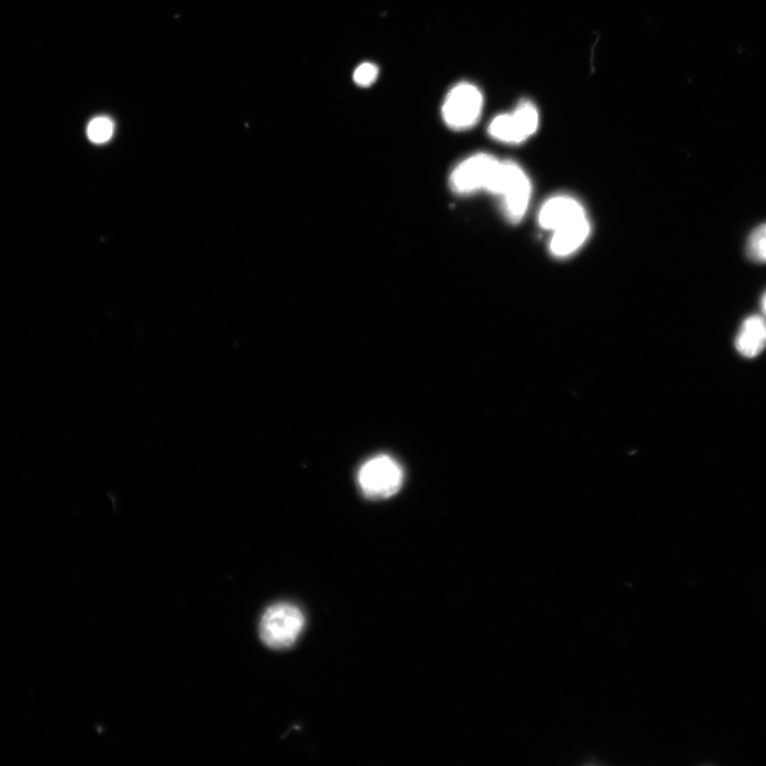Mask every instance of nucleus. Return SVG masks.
I'll return each mask as SVG.
<instances>
[{
  "mask_svg": "<svg viewBox=\"0 0 766 766\" xmlns=\"http://www.w3.org/2000/svg\"><path fill=\"white\" fill-rule=\"evenodd\" d=\"M358 479L366 497L386 499L401 489L403 471L392 458L379 456L362 466Z\"/></svg>",
  "mask_w": 766,
  "mask_h": 766,
  "instance_id": "obj_3",
  "label": "nucleus"
},
{
  "mask_svg": "<svg viewBox=\"0 0 766 766\" xmlns=\"http://www.w3.org/2000/svg\"><path fill=\"white\" fill-rule=\"evenodd\" d=\"M378 77L377 66L373 63H363L358 66L354 73V80L358 86L369 87Z\"/></svg>",
  "mask_w": 766,
  "mask_h": 766,
  "instance_id": "obj_12",
  "label": "nucleus"
},
{
  "mask_svg": "<svg viewBox=\"0 0 766 766\" xmlns=\"http://www.w3.org/2000/svg\"><path fill=\"white\" fill-rule=\"evenodd\" d=\"M746 253L757 263H766V223L757 227L749 236Z\"/></svg>",
  "mask_w": 766,
  "mask_h": 766,
  "instance_id": "obj_10",
  "label": "nucleus"
},
{
  "mask_svg": "<svg viewBox=\"0 0 766 766\" xmlns=\"http://www.w3.org/2000/svg\"><path fill=\"white\" fill-rule=\"evenodd\" d=\"M584 218H587L586 210L576 198L559 195L544 203L538 221L543 229L554 232Z\"/></svg>",
  "mask_w": 766,
  "mask_h": 766,
  "instance_id": "obj_7",
  "label": "nucleus"
},
{
  "mask_svg": "<svg viewBox=\"0 0 766 766\" xmlns=\"http://www.w3.org/2000/svg\"><path fill=\"white\" fill-rule=\"evenodd\" d=\"M305 624V615L297 606L276 604L264 612L260 623V636L264 644L271 648H288L301 636Z\"/></svg>",
  "mask_w": 766,
  "mask_h": 766,
  "instance_id": "obj_2",
  "label": "nucleus"
},
{
  "mask_svg": "<svg viewBox=\"0 0 766 766\" xmlns=\"http://www.w3.org/2000/svg\"><path fill=\"white\" fill-rule=\"evenodd\" d=\"M590 233L591 225L588 218L560 228L553 232L549 251L558 258L572 256L587 242Z\"/></svg>",
  "mask_w": 766,
  "mask_h": 766,
  "instance_id": "obj_8",
  "label": "nucleus"
},
{
  "mask_svg": "<svg viewBox=\"0 0 766 766\" xmlns=\"http://www.w3.org/2000/svg\"><path fill=\"white\" fill-rule=\"evenodd\" d=\"M487 192L502 198L503 210L509 222L523 221L532 195L529 177L518 163L499 160Z\"/></svg>",
  "mask_w": 766,
  "mask_h": 766,
  "instance_id": "obj_1",
  "label": "nucleus"
},
{
  "mask_svg": "<svg viewBox=\"0 0 766 766\" xmlns=\"http://www.w3.org/2000/svg\"><path fill=\"white\" fill-rule=\"evenodd\" d=\"M761 307H762V310H763L764 314L766 315V292L764 293V295L762 297Z\"/></svg>",
  "mask_w": 766,
  "mask_h": 766,
  "instance_id": "obj_13",
  "label": "nucleus"
},
{
  "mask_svg": "<svg viewBox=\"0 0 766 766\" xmlns=\"http://www.w3.org/2000/svg\"><path fill=\"white\" fill-rule=\"evenodd\" d=\"M114 132V124L109 118L101 116L91 121L88 126V138L95 144H104L108 142Z\"/></svg>",
  "mask_w": 766,
  "mask_h": 766,
  "instance_id": "obj_11",
  "label": "nucleus"
},
{
  "mask_svg": "<svg viewBox=\"0 0 766 766\" xmlns=\"http://www.w3.org/2000/svg\"><path fill=\"white\" fill-rule=\"evenodd\" d=\"M498 162L488 154H477L464 160L452 174L453 190L463 195L487 191Z\"/></svg>",
  "mask_w": 766,
  "mask_h": 766,
  "instance_id": "obj_6",
  "label": "nucleus"
},
{
  "mask_svg": "<svg viewBox=\"0 0 766 766\" xmlns=\"http://www.w3.org/2000/svg\"><path fill=\"white\" fill-rule=\"evenodd\" d=\"M539 112L528 101L520 103L511 114L496 116L489 126L490 136L506 144H521L534 136L539 128Z\"/></svg>",
  "mask_w": 766,
  "mask_h": 766,
  "instance_id": "obj_5",
  "label": "nucleus"
},
{
  "mask_svg": "<svg viewBox=\"0 0 766 766\" xmlns=\"http://www.w3.org/2000/svg\"><path fill=\"white\" fill-rule=\"evenodd\" d=\"M766 347V322L761 316L747 318L736 339L737 351L746 358H755Z\"/></svg>",
  "mask_w": 766,
  "mask_h": 766,
  "instance_id": "obj_9",
  "label": "nucleus"
},
{
  "mask_svg": "<svg viewBox=\"0 0 766 766\" xmlns=\"http://www.w3.org/2000/svg\"><path fill=\"white\" fill-rule=\"evenodd\" d=\"M484 109V96L471 83H460L445 98L443 118L448 127L457 130L476 125Z\"/></svg>",
  "mask_w": 766,
  "mask_h": 766,
  "instance_id": "obj_4",
  "label": "nucleus"
}]
</instances>
